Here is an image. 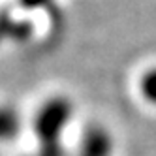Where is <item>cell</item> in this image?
Masks as SVG:
<instances>
[{
	"label": "cell",
	"instance_id": "cell-1",
	"mask_svg": "<svg viewBox=\"0 0 156 156\" xmlns=\"http://www.w3.org/2000/svg\"><path fill=\"white\" fill-rule=\"evenodd\" d=\"M66 113H68V107L64 104H51V105H45L40 113V119H36L38 122V128L40 132L45 136L47 139H55L57 132L62 128L64 120H66Z\"/></svg>",
	"mask_w": 156,
	"mask_h": 156
},
{
	"label": "cell",
	"instance_id": "cell-2",
	"mask_svg": "<svg viewBox=\"0 0 156 156\" xmlns=\"http://www.w3.org/2000/svg\"><path fill=\"white\" fill-rule=\"evenodd\" d=\"M107 151H109L107 137L100 132H94V133L88 136L81 156H107Z\"/></svg>",
	"mask_w": 156,
	"mask_h": 156
},
{
	"label": "cell",
	"instance_id": "cell-3",
	"mask_svg": "<svg viewBox=\"0 0 156 156\" xmlns=\"http://www.w3.org/2000/svg\"><path fill=\"white\" fill-rule=\"evenodd\" d=\"M143 88H145V94L156 102V72L147 75V79H145V83H143Z\"/></svg>",
	"mask_w": 156,
	"mask_h": 156
}]
</instances>
